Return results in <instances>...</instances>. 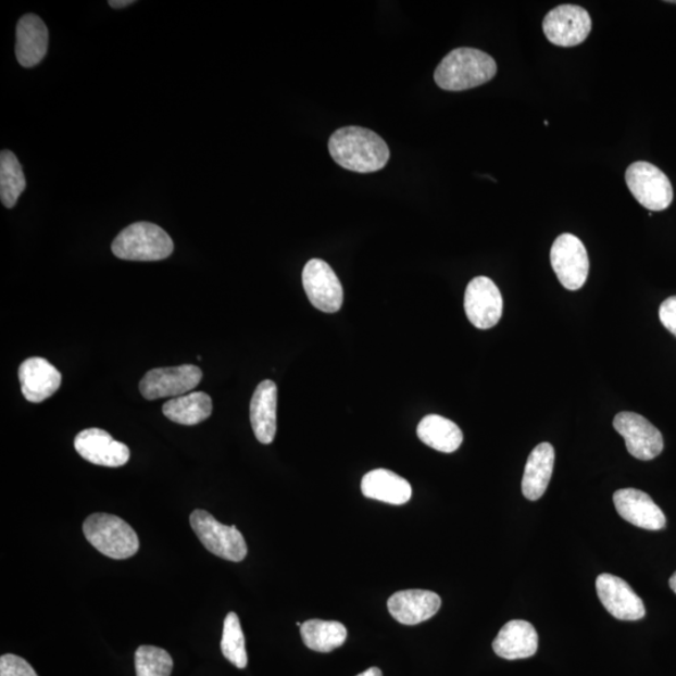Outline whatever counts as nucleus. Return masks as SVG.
Masks as SVG:
<instances>
[{
    "label": "nucleus",
    "instance_id": "nucleus-7",
    "mask_svg": "<svg viewBox=\"0 0 676 676\" xmlns=\"http://www.w3.org/2000/svg\"><path fill=\"white\" fill-rule=\"evenodd\" d=\"M550 260L560 284L578 291L587 283L590 262L587 249L578 237L564 234L551 247Z\"/></svg>",
    "mask_w": 676,
    "mask_h": 676
},
{
    "label": "nucleus",
    "instance_id": "nucleus-29",
    "mask_svg": "<svg viewBox=\"0 0 676 676\" xmlns=\"http://www.w3.org/2000/svg\"><path fill=\"white\" fill-rule=\"evenodd\" d=\"M0 676H38L32 665L23 658L5 654L0 658Z\"/></svg>",
    "mask_w": 676,
    "mask_h": 676
},
{
    "label": "nucleus",
    "instance_id": "nucleus-9",
    "mask_svg": "<svg viewBox=\"0 0 676 676\" xmlns=\"http://www.w3.org/2000/svg\"><path fill=\"white\" fill-rule=\"evenodd\" d=\"M302 284L313 308L326 313L341 310L343 288L327 262L318 259L309 261L302 272Z\"/></svg>",
    "mask_w": 676,
    "mask_h": 676
},
{
    "label": "nucleus",
    "instance_id": "nucleus-23",
    "mask_svg": "<svg viewBox=\"0 0 676 676\" xmlns=\"http://www.w3.org/2000/svg\"><path fill=\"white\" fill-rule=\"evenodd\" d=\"M417 436L427 447L445 453L455 452L464 441L460 427L440 415L425 416L417 426Z\"/></svg>",
    "mask_w": 676,
    "mask_h": 676
},
{
    "label": "nucleus",
    "instance_id": "nucleus-2",
    "mask_svg": "<svg viewBox=\"0 0 676 676\" xmlns=\"http://www.w3.org/2000/svg\"><path fill=\"white\" fill-rule=\"evenodd\" d=\"M498 72L497 62L475 48H458L443 58L435 71L436 85L460 92L488 84Z\"/></svg>",
    "mask_w": 676,
    "mask_h": 676
},
{
    "label": "nucleus",
    "instance_id": "nucleus-18",
    "mask_svg": "<svg viewBox=\"0 0 676 676\" xmlns=\"http://www.w3.org/2000/svg\"><path fill=\"white\" fill-rule=\"evenodd\" d=\"M49 33L36 14L23 15L16 26V60L24 68L36 67L48 52Z\"/></svg>",
    "mask_w": 676,
    "mask_h": 676
},
{
    "label": "nucleus",
    "instance_id": "nucleus-26",
    "mask_svg": "<svg viewBox=\"0 0 676 676\" xmlns=\"http://www.w3.org/2000/svg\"><path fill=\"white\" fill-rule=\"evenodd\" d=\"M27 180L16 155L11 151L0 154V198L7 209H13L26 191Z\"/></svg>",
    "mask_w": 676,
    "mask_h": 676
},
{
    "label": "nucleus",
    "instance_id": "nucleus-1",
    "mask_svg": "<svg viewBox=\"0 0 676 676\" xmlns=\"http://www.w3.org/2000/svg\"><path fill=\"white\" fill-rule=\"evenodd\" d=\"M328 150L338 166L358 173L380 171L390 160L389 146L384 139L362 127L336 130L329 138Z\"/></svg>",
    "mask_w": 676,
    "mask_h": 676
},
{
    "label": "nucleus",
    "instance_id": "nucleus-30",
    "mask_svg": "<svg viewBox=\"0 0 676 676\" xmlns=\"http://www.w3.org/2000/svg\"><path fill=\"white\" fill-rule=\"evenodd\" d=\"M659 318L667 331L676 337V296L669 297L662 303L659 309Z\"/></svg>",
    "mask_w": 676,
    "mask_h": 676
},
{
    "label": "nucleus",
    "instance_id": "nucleus-17",
    "mask_svg": "<svg viewBox=\"0 0 676 676\" xmlns=\"http://www.w3.org/2000/svg\"><path fill=\"white\" fill-rule=\"evenodd\" d=\"M22 393L29 402H43L51 398L62 384V375L51 362L42 358H30L18 371Z\"/></svg>",
    "mask_w": 676,
    "mask_h": 676
},
{
    "label": "nucleus",
    "instance_id": "nucleus-22",
    "mask_svg": "<svg viewBox=\"0 0 676 676\" xmlns=\"http://www.w3.org/2000/svg\"><path fill=\"white\" fill-rule=\"evenodd\" d=\"M361 490L366 498L391 505L406 504L412 495L408 480L385 468L373 470L366 474L362 479Z\"/></svg>",
    "mask_w": 676,
    "mask_h": 676
},
{
    "label": "nucleus",
    "instance_id": "nucleus-33",
    "mask_svg": "<svg viewBox=\"0 0 676 676\" xmlns=\"http://www.w3.org/2000/svg\"><path fill=\"white\" fill-rule=\"evenodd\" d=\"M669 585H671L672 590L676 593V572L673 574L669 580Z\"/></svg>",
    "mask_w": 676,
    "mask_h": 676
},
{
    "label": "nucleus",
    "instance_id": "nucleus-4",
    "mask_svg": "<svg viewBox=\"0 0 676 676\" xmlns=\"http://www.w3.org/2000/svg\"><path fill=\"white\" fill-rule=\"evenodd\" d=\"M84 533L90 546L114 560L129 559L136 555L139 549L136 531L118 516L90 515L84 524Z\"/></svg>",
    "mask_w": 676,
    "mask_h": 676
},
{
    "label": "nucleus",
    "instance_id": "nucleus-19",
    "mask_svg": "<svg viewBox=\"0 0 676 676\" xmlns=\"http://www.w3.org/2000/svg\"><path fill=\"white\" fill-rule=\"evenodd\" d=\"M538 633L533 624L525 621L509 622L492 642L495 653L506 661L530 658L538 651Z\"/></svg>",
    "mask_w": 676,
    "mask_h": 676
},
{
    "label": "nucleus",
    "instance_id": "nucleus-31",
    "mask_svg": "<svg viewBox=\"0 0 676 676\" xmlns=\"http://www.w3.org/2000/svg\"><path fill=\"white\" fill-rule=\"evenodd\" d=\"M134 3V0H110L109 2L112 8H115V10H120V8H126Z\"/></svg>",
    "mask_w": 676,
    "mask_h": 676
},
{
    "label": "nucleus",
    "instance_id": "nucleus-32",
    "mask_svg": "<svg viewBox=\"0 0 676 676\" xmlns=\"http://www.w3.org/2000/svg\"><path fill=\"white\" fill-rule=\"evenodd\" d=\"M358 676H383V672L378 669V667H370V669L359 674Z\"/></svg>",
    "mask_w": 676,
    "mask_h": 676
},
{
    "label": "nucleus",
    "instance_id": "nucleus-15",
    "mask_svg": "<svg viewBox=\"0 0 676 676\" xmlns=\"http://www.w3.org/2000/svg\"><path fill=\"white\" fill-rule=\"evenodd\" d=\"M614 505L625 522L640 529L658 531L666 526V517L661 508L644 491L637 489L617 490L613 497Z\"/></svg>",
    "mask_w": 676,
    "mask_h": 676
},
{
    "label": "nucleus",
    "instance_id": "nucleus-10",
    "mask_svg": "<svg viewBox=\"0 0 676 676\" xmlns=\"http://www.w3.org/2000/svg\"><path fill=\"white\" fill-rule=\"evenodd\" d=\"M542 29L552 45L566 48L579 46L590 35V14L579 5H559L547 14Z\"/></svg>",
    "mask_w": 676,
    "mask_h": 676
},
{
    "label": "nucleus",
    "instance_id": "nucleus-28",
    "mask_svg": "<svg viewBox=\"0 0 676 676\" xmlns=\"http://www.w3.org/2000/svg\"><path fill=\"white\" fill-rule=\"evenodd\" d=\"M137 676H171L173 661L166 650L143 646L135 655Z\"/></svg>",
    "mask_w": 676,
    "mask_h": 676
},
{
    "label": "nucleus",
    "instance_id": "nucleus-25",
    "mask_svg": "<svg viewBox=\"0 0 676 676\" xmlns=\"http://www.w3.org/2000/svg\"><path fill=\"white\" fill-rule=\"evenodd\" d=\"M301 637L309 649L318 653H331L348 639V629L338 622L312 619L301 626Z\"/></svg>",
    "mask_w": 676,
    "mask_h": 676
},
{
    "label": "nucleus",
    "instance_id": "nucleus-5",
    "mask_svg": "<svg viewBox=\"0 0 676 676\" xmlns=\"http://www.w3.org/2000/svg\"><path fill=\"white\" fill-rule=\"evenodd\" d=\"M189 523L203 547L213 555L234 563H240L247 556L249 549L236 526L221 524L205 510H195Z\"/></svg>",
    "mask_w": 676,
    "mask_h": 676
},
{
    "label": "nucleus",
    "instance_id": "nucleus-3",
    "mask_svg": "<svg viewBox=\"0 0 676 676\" xmlns=\"http://www.w3.org/2000/svg\"><path fill=\"white\" fill-rule=\"evenodd\" d=\"M175 245L160 226L137 222L123 229L112 243L115 258L126 261H162L170 258Z\"/></svg>",
    "mask_w": 676,
    "mask_h": 676
},
{
    "label": "nucleus",
    "instance_id": "nucleus-13",
    "mask_svg": "<svg viewBox=\"0 0 676 676\" xmlns=\"http://www.w3.org/2000/svg\"><path fill=\"white\" fill-rule=\"evenodd\" d=\"M597 592L606 612L617 621L637 622L646 616V606L638 593L628 583L615 575H599Z\"/></svg>",
    "mask_w": 676,
    "mask_h": 676
},
{
    "label": "nucleus",
    "instance_id": "nucleus-16",
    "mask_svg": "<svg viewBox=\"0 0 676 676\" xmlns=\"http://www.w3.org/2000/svg\"><path fill=\"white\" fill-rule=\"evenodd\" d=\"M387 608L395 621L403 625H417L431 619L441 608V598L428 590H402L393 593Z\"/></svg>",
    "mask_w": 676,
    "mask_h": 676
},
{
    "label": "nucleus",
    "instance_id": "nucleus-21",
    "mask_svg": "<svg viewBox=\"0 0 676 676\" xmlns=\"http://www.w3.org/2000/svg\"><path fill=\"white\" fill-rule=\"evenodd\" d=\"M555 464V450L549 442L536 447L527 458L523 476V493L527 500L536 501L546 493Z\"/></svg>",
    "mask_w": 676,
    "mask_h": 676
},
{
    "label": "nucleus",
    "instance_id": "nucleus-6",
    "mask_svg": "<svg viewBox=\"0 0 676 676\" xmlns=\"http://www.w3.org/2000/svg\"><path fill=\"white\" fill-rule=\"evenodd\" d=\"M626 185L642 208L664 211L673 202L674 192L665 173L648 162H635L626 170Z\"/></svg>",
    "mask_w": 676,
    "mask_h": 676
},
{
    "label": "nucleus",
    "instance_id": "nucleus-8",
    "mask_svg": "<svg viewBox=\"0 0 676 676\" xmlns=\"http://www.w3.org/2000/svg\"><path fill=\"white\" fill-rule=\"evenodd\" d=\"M202 376L201 368L195 365L154 368L139 383V390L147 400L179 398L196 389Z\"/></svg>",
    "mask_w": 676,
    "mask_h": 676
},
{
    "label": "nucleus",
    "instance_id": "nucleus-11",
    "mask_svg": "<svg viewBox=\"0 0 676 676\" xmlns=\"http://www.w3.org/2000/svg\"><path fill=\"white\" fill-rule=\"evenodd\" d=\"M613 425L624 437L626 449L635 459L649 461L663 452V435L646 417L625 411L615 416Z\"/></svg>",
    "mask_w": 676,
    "mask_h": 676
},
{
    "label": "nucleus",
    "instance_id": "nucleus-24",
    "mask_svg": "<svg viewBox=\"0 0 676 676\" xmlns=\"http://www.w3.org/2000/svg\"><path fill=\"white\" fill-rule=\"evenodd\" d=\"M212 400L204 392H189L164 403L163 415L171 422L193 426L201 424L212 414Z\"/></svg>",
    "mask_w": 676,
    "mask_h": 676
},
{
    "label": "nucleus",
    "instance_id": "nucleus-12",
    "mask_svg": "<svg viewBox=\"0 0 676 676\" xmlns=\"http://www.w3.org/2000/svg\"><path fill=\"white\" fill-rule=\"evenodd\" d=\"M464 304L470 323L480 329L497 326L504 308L498 286L485 276L475 277L467 285Z\"/></svg>",
    "mask_w": 676,
    "mask_h": 676
},
{
    "label": "nucleus",
    "instance_id": "nucleus-34",
    "mask_svg": "<svg viewBox=\"0 0 676 676\" xmlns=\"http://www.w3.org/2000/svg\"><path fill=\"white\" fill-rule=\"evenodd\" d=\"M667 3L676 4V2H674V0H672V2H667Z\"/></svg>",
    "mask_w": 676,
    "mask_h": 676
},
{
    "label": "nucleus",
    "instance_id": "nucleus-27",
    "mask_svg": "<svg viewBox=\"0 0 676 676\" xmlns=\"http://www.w3.org/2000/svg\"><path fill=\"white\" fill-rule=\"evenodd\" d=\"M222 654L238 669H245L249 664L246 651V640L240 617L236 613H229L224 623V634L221 641Z\"/></svg>",
    "mask_w": 676,
    "mask_h": 676
},
{
    "label": "nucleus",
    "instance_id": "nucleus-14",
    "mask_svg": "<svg viewBox=\"0 0 676 676\" xmlns=\"http://www.w3.org/2000/svg\"><path fill=\"white\" fill-rule=\"evenodd\" d=\"M74 448L82 458L98 466L121 467L126 465L130 451L126 443L114 440L101 428H88L76 436Z\"/></svg>",
    "mask_w": 676,
    "mask_h": 676
},
{
    "label": "nucleus",
    "instance_id": "nucleus-20",
    "mask_svg": "<svg viewBox=\"0 0 676 676\" xmlns=\"http://www.w3.org/2000/svg\"><path fill=\"white\" fill-rule=\"evenodd\" d=\"M254 436L261 443L275 440L277 433V386L274 381H262L255 389L250 408Z\"/></svg>",
    "mask_w": 676,
    "mask_h": 676
}]
</instances>
